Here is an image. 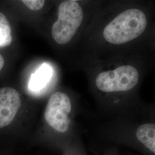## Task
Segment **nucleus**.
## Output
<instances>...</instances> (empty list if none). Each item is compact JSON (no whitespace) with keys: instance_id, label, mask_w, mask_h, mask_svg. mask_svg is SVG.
Wrapping results in <instances>:
<instances>
[{"instance_id":"1","label":"nucleus","mask_w":155,"mask_h":155,"mask_svg":"<svg viewBox=\"0 0 155 155\" xmlns=\"http://www.w3.org/2000/svg\"><path fill=\"white\" fill-rule=\"evenodd\" d=\"M73 113L72 101L66 93L52 94L43 113L44 126L31 135L27 144L61 152L79 134L74 129Z\"/></svg>"},{"instance_id":"2","label":"nucleus","mask_w":155,"mask_h":155,"mask_svg":"<svg viewBox=\"0 0 155 155\" xmlns=\"http://www.w3.org/2000/svg\"><path fill=\"white\" fill-rule=\"evenodd\" d=\"M147 18L141 10L128 9L114 17L106 26L103 36L113 45H122L136 39L147 26Z\"/></svg>"},{"instance_id":"3","label":"nucleus","mask_w":155,"mask_h":155,"mask_svg":"<svg viewBox=\"0 0 155 155\" xmlns=\"http://www.w3.org/2000/svg\"><path fill=\"white\" fill-rule=\"evenodd\" d=\"M104 137L113 145H121L144 155H155V124L144 122L127 129L106 132Z\"/></svg>"},{"instance_id":"4","label":"nucleus","mask_w":155,"mask_h":155,"mask_svg":"<svg viewBox=\"0 0 155 155\" xmlns=\"http://www.w3.org/2000/svg\"><path fill=\"white\" fill-rule=\"evenodd\" d=\"M22 107V100L16 90L11 87L0 89V151H12L17 145L11 127Z\"/></svg>"},{"instance_id":"5","label":"nucleus","mask_w":155,"mask_h":155,"mask_svg":"<svg viewBox=\"0 0 155 155\" xmlns=\"http://www.w3.org/2000/svg\"><path fill=\"white\" fill-rule=\"evenodd\" d=\"M83 12L76 1L62 2L58 8V19L52 27V36L59 45L67 44L83 21Z\"/></svg>"},{"instance_id":"6","label":"nucleus","mask_w":155,"mask_h":155,"mask_svg":"<svg viewBox=\"0 0 155 155\" xmlns=\"http://www.w3.org/2000/svg\"><path fill=\"white\" fill-rule=\"evenodd\" d=\"M139 73L132 66L123 65L113 70L100 73L95 79L97 88L104 93L124 92L139 83Z\"/></svg>"},{"instance_id":"7","label":"nucleus","mask_w":155,"mask_h":155,"mask_svg":"<svg viewBox=\"0 0 155 155\" xmlns=\"http://www.w3.org/2000/svg\"><path fill=\"white\" fill-rule=\"evenodd\" d=\"M52 68L47 64H43L31 78L29 88L32 91H38L43 88L52 76Z\"/></svg>"},{"instance_id":"8","label":"nucleus","mask_w":155,"mask_h":155,"mask_svg":"<svg viewBox=\"0 0 155 155\" xmlns=\"http://www.w3.org/2000/svg\"><path fill=\"white\" fill-rule=\"evenodd\" d=\"M12 41L11 28L5 15L0 12V47L10 45Z\"/></svg>"},{"instance_id":"9","label":"nucleus","mask_w":155,"mask_h":155,"mask_svg":"<svg viewBox=\"0 0 155 155\" xmlns=\"http://www.w3.org/2000/svg\"><path fill=\"white\" fill-rule=\"evenodd\" d=\"M61 153V155H87L84 142L79 134Z\"/></svg>"},{"instance_id":"10","label":"nucleus","mask_w":155,"mask_h":155,"mask_svg":"<svg viewBox=\"0 0 155 155\" xmlns=\"http://www.w3.org/2000/svg\"><path fill=\"white\" fill-rule=\"evenodd\" d=\"M22 2L29 9L33 11L40 10L45 4V1L43 0H23Z\"/></svg>"},{"instance_id":"11","label":"nucleus","mask_w":155,"mask_h":155,"mask_svg":"<svg viewBox=\"0 0 155 155\" xmlns=\"http://www.w3.org/2000/svg\"><path fill=\"white\" fill-rule=\"evenodd\" d=\"M101 155H120L118 147L116 145H111L106 148Z\"/></svg>"},{"instance_id":"12","label":"nucleus","mask_w":155,"mask_h":155,"mask_svg":"<svg viewBox=\"0 0 155 155\" xmlns=\"http://www.w3.org/2000/svg\"><path fill=\"white\" fill-rule=\"evenodd\" d=\"M4 64H5L4 59L3 56L1 55V54H0V71H1V70L4 66Z\"/></svg>"},{"instance_id":"13","label":"nucleus","mask_w":155,"mask_h":155,"mask_svg":"<svg viewBox=\"0 0 155 155\" xmlns=\"http://www.w3.org/2000/svg\"><path fill=\"white\" fill-rule=\"evenodd\" d=\"M0 155H13L12 151L10 150H1Z\"/></svg>"}]
</instances>
